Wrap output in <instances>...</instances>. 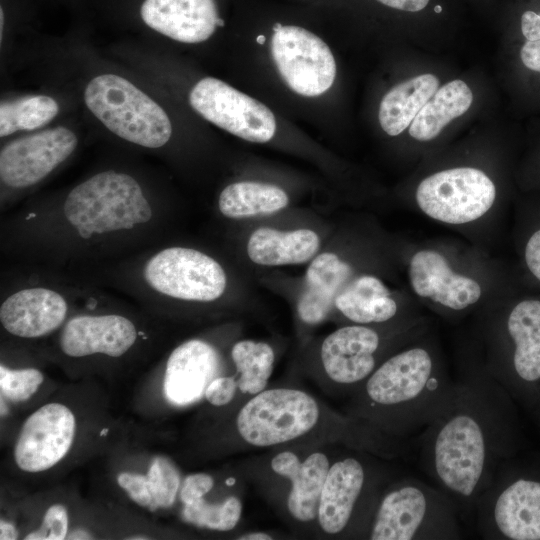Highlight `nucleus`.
Listing matches in <instances>:
<instances>
[{
  "instance_id": "1",
  "label": "nucleus",
  "mask_w": 540,
  "mask_h": 540,
  "mask_svg": "<svg viewBox=\"0 0 540 540\" xmlns=\"http://www.w3.org/2000/svg\"><path fill=\"white\" fill-rule=\"evenodd\" d=\"M158 218L134 177L107 170L77 184L55 208L23 212L12 223L11 246L47 262H92L150 238Z\"/></svg>"
},
{
  "instance_id": "2",
  "label": "nucleus",
  "mask_w": 540,
  "mask_h": 540,
  "mask_svg": "<svg viewBox=\"0 0 540 540\" xmlns=\"http://www.w3.org/2000/svg\"><path fill=\"white\" fill-rule=\"evenodd\" d=\"M503 387L488 373L455 382L435 419L420 435L421 465L456 505L461 519L508 454V419Z\"/></svg>"
},
{
  "instance_id": "3",
  "label": "nucleus",
  "mask_w": 540,
  "mask_h": 540,
  "mask_svg": "<svg viewBox=\"0 0 540 540\" xmlns=\"http://www.w3.org/2000/svg\"><path fill=\"white\" fill-rule=\"evenodd\" d=\"M454 387L431 349L414 345L383 360L354 391L352 414L378 432L401 440L422 432Z\"/></svg>"
},
{
  "instance_id": "4",
  "label": "nucleus",
  "mask_w": 540,
  "mask_h": 540,
  "mask_svg": "<svg viewBox=\"0 0 540 540\" xmlns=\"http://www.w3.org/2000/svg\"><path fill=\"white\" fill-rule=\"evenodd\" d=\"M455 503L438 487L406 478L378 497L366 537L371 540H455L462 538Z\"/></svg>"
},
{
  "instance_id": "5",
  "label": "nucleus",
  "mask_w": 540,
  "mask_h": 540,
  "mask_svg": "<svg viewBox=\"0 0 540 540\" xmlns=\"http://www.w3.org/2000/svg\"><path fill=\"white\" fill-rule=\"evenodd\" d=\"M84 100L111 132L128 142L159 148L171 137V122L163 108L121 76L93 78L85 88Z\"/></svg>"
},
{
  "instance_id": "6",
  "label": "nucleus",
  "mask_w": 540,
  "mask_h": 540,
  "mask_svg": "<svg viewBox=\"0 0 540 540\" xmlns=\"http://www.w3.org/2000/svg\"><path fill=\"white\" fill-rule=\"evenodd\" d=\"M136 275L142 292L178 301L213 302L227 287L226 272L217 260L183 246L154 251L143 259Z\"/></svg>"
},
{
  "instance_id": "7",
  "label": "nucleus",
  "mask_w": 540,
  "mask_h": 540,
  "mask_svg": "<svg viewBox=\"0 0 540 540\" xmlns=\"http://www.w3.org/2000/svg\"><path fill=\"white\" fill-rule=\"evenodd\" d=\"M320 408L305 391L272 388L253 395L239 410L236 429L254 447H272L298 439L317 425Z\"/></svg>"
},
{
  "instance_id": "8",
  "label": "nucleus",
  "mask_w": 540,
  "mask_h": 540,
  "mask_svg": "<svg viewBox=\"0 0 540 540\" xmlns=\"http://www.w3.org/2000/svg\"><path fill=\"white\" fill-rule=\"evenodd\" d=\"M474 512L484 539L540 540V481L495 477Z\"/></svg>"
},
{
  "instance_id": "9",
  "label": "nucleus",
  "mask_w": 540,
  "mask_h": 540,
  "mask_svg": "<svg viewBox=\"0 0 540 540\" xmlns=\"http://www.w3.org/2000/svg\"><path fill=\"white\" fill-rule=\"evenodd\" d=\"M496 198L493 181L480 169L457 167L424 178L416 202L430 218L447 224H464L486 214Z\"/></svg>"
},
{
  "instance_id": "10",
  "label": "nucleus",
  "mask_w": 540,
  "mask_h": 540,
  "mask_svg": "<svg viewBox=\"0 0 540 540\" xmlns=\"http://www.w3.org/2000/svg\"><path fill=\"white\" fill-rule=\"evenodd\" d=\"M273 30L271 54L285 83L302 96L325 93L336 76L335 59L328 45L302 27L276 23Z\"/></svg>"
},
{
  "instance_id": "11",
  "label": "nucleus",
  "mask_w": 540,
  "mask_h": 540,
  "mask_svg": "<svg viewBox=\"0 0 540 540\" xmlns=\"http://www.w3.org/2000/svg\"><path fill=\"white\" fill-rule=\"evenodd\" d=\"M189 103L204 119L241 139L265 143L275 134L276 120L267 106L219 79L197 82Z\"/></svg>"
},
{
  "instance_id": "12",
  "label": "nucleus",
  "mask_w": 540,
  "mask_h": 540,
  "mask_svg": "<svg viewBox=\"0 0 540 540\" xmlns=\"http://www.w3.org/2000/svg\"><path fill=\"white\" fill-rule=\"evenodd\" d=\"M371 473L363 460L348 455L331 463L321 492L317 520L327 535H339L349 529L359 515L366 525L369 517L362 509L373 515V507L363 501L377 503L379 495L370 496ZM366 535V534H365Z\"/></svg>"
},
{
  "instance_id": "13",
  "label": "nucleus",
  "mask_w": 540,
  "mask_h": 540,
  "mask_svg": "<svg viewBox=\"0 0 540 540\" xmlns=\"http://www.w3.org/2000/svg\"><path fill=\"white\" fill-rule=\"evenodd\" d=\"M77 136L57 126L6 144L0 152V179L4 187L29 188L49 175L76 149Z\"/></svg>"
},
{
  "instance_id": "14",
  "label": "nucleus",
  "mask_w": 540,
  "mask_h": 540,
  "mask_svg": "<svg viewBox=\"0 0 540 540\" xmlns=\"http://www.w3.org/2000/svg\"><path fill=\"white\" fill-rule=\"evenodd\" d=\"M75 416L64 404L47 403L23 423L14 447L16 465L25 472H42L60 462L75 437Z\"/></svg>"
},
{
  "instance_id": "15",
  "label": "nucleus",
  "mask_w": 540,
  "mask_h": 540,
  "mask_svg": "<svg viewBox=\"0 0 540 540\" xmlns=\"http://www.w3.org/2000/svg\"><path fill=\"white\" fill-rule=\"evenodd\" d=\"M380 334L367 325H348L330 333L321 345L320 357L327 377L355 391L380 365Z\"/></svg>"
},
{
  "instance_id": "16",
  "label": "nucleus",
  "mask_w": 540,
  "mask_h": 540,
  "mask_svg": "<svg viewBox=\"0 0 540 540\" xmlns=\"http://www.w3.org/2000/svg\"><path fill=\"white\" fill-rule=\"evenodd\" d=\"M131 319L117 313L81 314L65 322L59 336L61 351L71 358L105 355L118 358L136 343Z\"/></svg>"
},
{
  "instance_id": "17",
  "label": "nucleus",
  "mask_w": 540,
  "mask_h": 540,
  "mask_svg": "<svg viewBox=\"0 0 540 540\" xmlns=\"http://www.w3.org/2000/svg\"><path fill=\"white\" fill-rule=\"evenodd\" d=\"M68 311V300L61 291L43 285L25 286L2 300L0 322L9 334L34 339L62 327Z\"/></svg>"
},
{
  "instance_id": "18",
  "label": "nucleus",
  "mask_w": 540,
  "mask_h": 540,
  "mask_svg": "<svg viewBox=\"0 0 540 540\" xmlns=\"http://www.w3.org/2000/svg\"><path fill=\"white\" fill-rule=\"evenodd\" d=\"M413 291L447 309L460 311L475 304L481 297V286L474 279L455 273L446 258L431 249L413 254L409 264Z\"/></svg>"
},
{
  "instance_id": "19",
  "label": "nucleus",
  "mask_w": 540,
  "mask_h": 540,
  "mask_svg": "<svg viewBox=\"0 0 540 540\" xmlns=\"http://www.w3.org/2000/svg\"><path fill=\"white\" fill-rule=\"evenodd\" d=\"M505 332L511 352L509 364L497 382L503 388L537 385L540 381V300L518 302L507 316Z\"/></svg>"
},
{
  "instance_id": "20",
  "label": "nucleus",
  "mask_w": 540,
  "mask_h": 540,
  "mask_svg": "<svg viewBox=\"0 0 540 540\" xmlns=\"http://www.w3.org/2000/svg\"><path fill=\"white\" fill-rule=\"evenodd\" d=\"M219 366L216 350L200 339L177 346L169 355L163 380L166 399L184 406L198 401L215 378Z\"/></svg>"
},
{
  "instance_id": "21",
  "label": "nucleus",
  "mask_w": 540,
  "mask_h": 540,
  "mask_svg": "<svg viewBox=\"0 0 540 540\" xmlns=\"http://www.w3.org/2000/svg\"><path fill=\"white\" fill-rule=\"evenodd\" d=\"M140 14L150 28L183 43L207 40L220 19L215 0H145Z\"/></svg>"
},
{
  "instance_id": "22",
  "label": "nucleus",
  "mask_w": 540,
  "mask_h": 540,
  "mask_svg": "<svg viewBox=\"0 0 540 540\" xmlns=\"http://www.w3.org/2000/svg\"><path fill=\"white\" fill-rule=\"evenodd\" d=\"M330 465L328 456L320 451L312 452L300 460L294 452L284 450L271 459V469L291 483L286 505L293 519L308 523L317 518L320 496Z\"/></svg>"
},
{
  "instance_id": "23",
  "label": "nucleus",
  "mask_w": 540,
  "mask_h": 540,
  "mask_svg": "<svg viewBox=\"0 0 540 540\" xmlns=\"http://www.w3.org/2000/svg\"><path fill=\"white\" fill-rule=\"evenodd\" d=\"M351 275L350 265L336 254L325 252L316 255L307 268L297 302L299 318L309 325L324 321Z\"/></svg>"
},
{
  "instance_id": "24",
  "label": "nucleus",
  "mask_w": 540,
  "mask_h": 540,
  "mask_svg": "<svg viewBox=\"0 0 540 540\" xmlns=\"http://www.w3.org/2000/svg\"><path fill=\"white\" fill-rule=\"evenodd\" d=\"M320 247V238L310 229L282 232L261 227L255 230L247 243L250 260L262 266L302 264L312 260Z\"/></svg>"
},
{
  "instance_id": "25",
  "label": "nucleus",
  "mask_w": 540,
  "mask_h": 540,
  "mask_svg": "<svg viewBox=\"0 0 540 540\" xmlns=\"http://www.w3.org/2000/svg\"><path fill=\"white\" fill-rule=\"evenodd\" d=\"M385 284L372 275L349 280L338 293L334 307L354 324L385 323L393 319L398 305Z\"/></svg>"
},
{
  "instance_id": "26",
  "label": "nucleus",
  "mask_w": 540,
  "mask_h": 540,
  "mask_svg": "<svg viewBox=\"0 0 540 540\" xmlns=\"http://www.w3.org/2000/svg\"><path fill=\"white\" fill-rule=\"evenodd\" d=\"M439 88L433 74H421L392 87L379 106V123L390 136L401 134Z\"/></svg>"
},
{
  "instance_id": "27",
  "label": "nucleus",
  "mask_w": 540,
  "mask_h": 540,
  "mask_svg": "<svg viewBox=\"0 0 540 540\" xmlns=\"http://www.w3.org/2000/svg\"><path fill=\"white\" fill-rule=\"evenodd\" d=\"M473 93L462 80H453L439 87L424 104L409 127V134L418 141L436 138L452 120L468 111Z\"/></svg>"
},
{
  "instance_id": "28",
  "label": "nucleus",
  "mask_w": 540,
  "mask_h": 540,
  "mask_svg": "<svg viewBox=\"0 0 540 540\" xmlns=\"http://www.w3.org/2000/svg\"><path fill=\"white\" fill-rule=\"evenodd\" d=\"M288 203L289 197L282 188L251 181L226 186L218 199L219 211L230 219L272 214L284 209Z\"/></svg>"
},
{
  "instance_id": "29",
  "label": "nucleus",
  "mask_w": 540,
  "mask_h": 540,
  "mask_svg": "<svg viewBox=\"0 0 540 540\" xmlns=\"http://www.w3.org/2000/svg\"><path fill=\"white\" fill-rule=\"evenodd\" d=\"M231 358L240 392L255 395L265 389L275 361V353L269 344L254 340L238 341L231 349Z\"/></svg>"
},
{
  "instance_id": "30",
  "label": "nucleus",
  "mask_w": 540,
  "mask_h": 540,
  "mask_svg": "<svg viewBox=\"0 0 540 540\" xmlns=\"http://www.w3.org/2000/svg\"><path fill=\"white\" fill-rule=\"evenodd\" d=\"M57 102L45 95L5 101L0 106V136L30 131L49 123L58 113Z\"/></svg>"
},
{
  "instance_id": "31",
  "label": "nucleus",
  "mask_w": 540,
  "mask_h": 540,
  "mask_svg": "<svg viewBox=\"0 0 540 540\" xmlns=\"http://www.w3.org/2000/svg\"><path fill=\"white\" fill-rule=\"evenodd\" d=\"M242 503L236 496H230L221 503L211 504L199 498L184 504L183 519L199 528L215 531H229L239 522Z\"/></svg>"
},
{
  "instance_id": "32",
  "label": "nucleus",
  "mask_w": 540,
  "mask_h": 540,
  "mask_svg": "<svg viewBox=\"0 0 540 540\" xmlns=\"http://www.w3.org/2000/svg\"><path fill=\"white\" fill-rule=\"evenodd\" d=\"M147 477L153 499L149 510L153 512L172 506L180 487V476L175 466L167 459L156 458L149 467Z\"/></svg>"
},
{
  "instance_id": "33",
  "label": "nucleus",
  "mask_w": 540,
  "mask_h": 540,
  "mask_svg": "<svg viewBox=\"0 0 540 540\" xmlns=\"http://www.w3.org/2000/svg\"><path fill=\"white\" fill-rule=\"evenodd\" d=\"M43 381L44 375L36 368L10 369L0 366L1 393L13 402L30 399Z\"/></svg>"
},
{
  "instance_id": "34",
  "label": "nucleus",
  "mask_w": 540,
  "mask_h": 540,
  "mask_svg": "<svg viewBox=\"0 0 540 540\" xmlns=\"http://www.w3.org/2000/svg\"><path fill=\"white\" fill-rule=\"evenodd\" d=\"M68 513L61 504L50 506L44 517L41 526L27 534L25 540H63L68 535Z\"/></svg>"
},
{
  "instance_id": "35",
  "label": "nucleus",
  "mask_w": 540,
  "mask_h": 540,
  "mask_svg": "<svg viewBox=\"0 0 540 540\" xmlns=\"http://www.w3.org/2000/svg\"><path fill=\"white\" fill-rule=\"evenodd\" d=\"M117 483L135 503L143 507H151L153 499L147 476L122 472L117 477Z\"/></svg>"
},
{
  "instance_id": "36",
  "label": "nucleus",
  "mask_w": 540,
  "mask_h": 540,
  "mask_svg": "<svg viewBox=\"0 0 540 540\" xmlns=\"http://www.w3.org/2000/svg\"><path fill=\"white\" fill-rule=\"evenodd\" d=\"M237 389L238 383L235 376H218L208 384L204 396L213 406L221 407L233 400Z\"/></svg>"
},
{
  "instance_id": "37",
  "label": "nucleus",
  "mask_w": 540,
  "mask_h": 540,
  "mask_svg": "<svg viewBox=\"0 0 540 540\" xmlns=\"http://www.w3.org/2000/svg\"><path fill=\"white\" fill-rule=\"evenodd\" d=\"M214 486V479L206 473L188 475L181 486L180 499L183 504H188L199 498H203Z\"/></svg>"
},
{
  "instance_id": "38",
  "label": "nucleus",
  "mask_w": 540,
  "mask_h": 540,
  "mask_svg": "<svg viewBox=\"0 0 540 540\" xmlns=\"http://www.w3.org/2000/svg\"><path fill=\"white\" fill-rule=\"evenodd\" d=\"M518 24L524 41L540 40V1L522 10Z\"/></svg>"
},
{
  "instance_id": "39",
  "label": "nucleus",
  "mask_w": 540,
  "mask_h": 540,
  "mask_svg": "<svg viewBox=\"0 0 540 540\" xmlns=\"http://www.w3.org/2000/svg\"><path fill=\"white\" fill-rule=\"evenodd\" d=\"M518 60L526 73L540 80V40L524 41L518 49Z\"/></svg>"
},
{
  "instance_id": "40",
  "label": "nucleus",
  "mask_w": 540,
  "mask_h": 540,
  "mask_svg": "<svg viewBox=\"0 0 540 540\" xmlns=\"http://www.w3.org/2000/svg\"><path fill=\"white\" fill-rule=\"evenodd\" d=\"M524 256L529 271L540 281V229L535 231L527 241Z\"/></svg>"
},
{
  "instance_id": "41",
  "label": "nucleus",
  "mask_w": 540,
  "mask_h": 540,
  "mask_svg": "<svg viewBox=\"0 0 540 540\" xmlns=\"http://www.w3.org/2000/svg\"><path fill=\"white\" fill-rule=\"evenodd\" d=\"M381 4L393 9L406 11V12H418L423 10L430 0H377Z\"/></svg>"
},
{
  "instance_id": "42",
  "label": "nucleus",
  "mask_w": 540,
  "mask_h": 540,
  "mask_svg": "<svg viewBox=\"0 0 540 540\" xmlns=\"http://www.w3.org/2000/svg\"><path fill=\"white\" fill-rule=\"evenodd\" d=\"M18 538L17 529L7 521H0V539L1 540H15Z\"/></svg>"
},
{
  "instance_id": "43",
  "label": "nucleus",
  "mask_w": 540,
  "mask_h": 540,
  "mask_svg": "<svg viewBox=\"0 0 540 540\" xmlns=\"http://www.w3.org/2000/svg\"><path fill=\"white\" fill-rule=\"evenodd\" d=\"M239 540H271L272 537L264 532H250L238 537Z\"/></svg>"
},
{
  "instance_id": "44",
  "label": "nucleus",
  "mask_w": 540,
  "mask_h": 540,
  "mask_svg": "<svg viewBox=\"0 0 540 540\" xmlns=\"http://www.w3.org/2000/svg\"><path fill=\"white\" fill-rule=\"evenodd\" d=\"M69 539H91V535L84 530H75L67 535Z\"/></svg>"
},
{
  "instance_id": "45",
  "label": "nucleus",
  "mask_w": 540,
  "mask_h": 540,
  "mask_svg": "<svg viewBox=\"0 0 540 540\" xmlns=\"http://www.w3.org/2000/svg\"><path fill=\"white\" fill-rule=\"evenodd\" d=\"M4 12L3 9H0V31H1V38H2V31H3V22H4Z\"/></svg>"
},
{
  "instance_id": "46",
  "label": "nucleus",
  "mask_w": 540,
  "mask_h": 540,
  "mask_svg": "<svg viewBox=\"0 0 540 540\" xmlns=\"http://www.w3.org/2000/svg\"><path fill=\"white\" fill-rule=\"evenodd\" d=\"M265 40H266V38H265L264 35H259V36L256 38L257 43H258V44H261V45L264 44Z\"/></svg>"
},
{
  "instance_id": "47",
  "label": "nucleus",
  "mask_w": 540,
  "mask_h": 540,
  "mask_svg": "<svg viewBox=\"0 0 540 540\" xmlns=\"http://www.w3.org/2000/svg\"><path fill=\"white\" fill-rule=\"evenodd\" d=\"M147 538H148V537H146V536H144V537H143V536H138V537L132 536V537H130L129 539H133V540H135V539H140V540H141V539H147Z\"/></svg>"
}]
</instances>
